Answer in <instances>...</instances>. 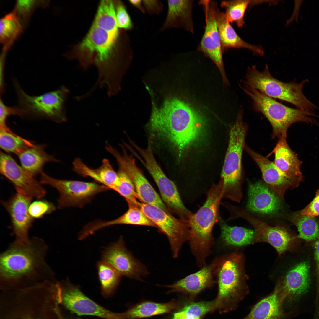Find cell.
Listing matches in <instances>:
<instances>
[{
	"instance_id": "cell-7",
	"label": "cell",
	"mask_w": 319,
	"mask_h": 319,
	"mask_svg": "<svg viewBox=\"0 0 319 319\" xmlns=\"http://www.w3.org/2000/svg\"><path fill=\"white\" fill-rule=\"evenodd\" d=\"M308 80L285 82L274 77L266 64L263 71H260L255 66L247 69L244 84L255 88L268 96L291 103L297 108L314 113L318 108L305 96L302 92L304 84Z\"/></svg>"
},
{
	"instance_id": "cell-15",
	"label": "cell",
	"mask_w": 319,
	"mask_h": 319,
	"mask_svg": "<svg viewBox=\"0 0 319 319\" xmlns=\"http://www.w3.org/2000/svg\"><path fill=\"white\" fill-rule=\"evenodd\" d=\"M62 302L71 312L78 316L89 315L104 319H121L120 313L111 311L85 295L80 287L68 279L59 282Z\"/></svg>"
},
{
	"instance_id": "cell-22",
	"label": "cell",
	"mask_w": 319,
	"mask_h": 319,
	"mask_svg": "<svg viewBox=\"0 0 319 319\" xmlns=\"http://www.w3.org/2000/svg\"><path fill=\"white\" fill-rule=\"evenodd\" d=\"M284 300L277 288L252 306L250 311L242 319H292L299 314V309L286 311Z\"/></svg>"
},
{
	"instance_id": "cell-50",
	"label": "cell",
	"mask_w": 319,
	"mask_h": 319,
	"mask_svg": "<svg viewBox=\"0 0 319 319\" xmlns=\"http://www.w3.org/2000/svg\"><path fill=\"white\" fill-rule=\"evenodd\" d=\"M75 319H81L80 318H76Z\"/></svg>"
},
{
	"instance_id": "cell-24",
	"label": "cell",
	"mask_w": 319,
	"mask_h": 319,
	"mask_svg": "<svg viewBox=\"0 0 319 319\" xmlns=\"http://www.w3.org/2000/svg\"><path fill=\"white\" fill-rule=\"evenodd\" d=\"M215 16L223 52L232 48H244L252 51L255 54L263 56L262 48L259 46L249 44L243 40L237 34L228 21L225 13L221 11L217 4L215 9Z\"/></svg>"
},
{
	"instance_id": "cell-37",
	"label": "cell",
	"mask_w": 319,
	"mask_h": 319,
	"mask_svg": "<svg viewBox=\"0 0 319 319\" xmlns=\"http://www.w3.org/2000/svg\"><path fill=\"white\" fill-rule=\"evenodd\" d=\"M250 0H234L222 1L221 7L225 10V14L228 21L231 23L235 22L239 27L243 26L244 17L248 6L251 3Z\"/></svg>"
},
{
	"instance_id": "cell-33",
	"label": "cell",
	"mask_w": 319,
	"mask_h": 319,
	"mask_svg": "<svg viewBox=\"0 0 319 319\" xmlns=\"http://www.w3.org/2000/svg\"><path fill=\"white\" fill-rule=\"evenodd\" d=\"M24 27L14 9L0 20V42L7 50L21 34Z\"/></svg>"
},
{
	"instance_id": "cell-38",
	"label": "cell",
	"mask_w": 319,
	"mask_h": 319,
	"mask_svg": "<svg viewBox=\"0 0 319 319\" xmlns=\"http://www.w3.org/2000/svg\"><path fill=\"white\" fill-rule=\"evenodd\" d=\"M117 173L119 183L113 190L125 198L128 206H138L139 201L136 199H139V197L131 179L127 174L120 168Z\"/></svg>"
},
{
	"instance_id": "cell-47",
	"label": "cell",
	"mask_w": 319,
	"mask_h": 319,
	"mask_svg": "<svg viewBox=\"0 0 319 319\" xmlns=\"http://www.w3.org/2000/svg\"><path fill=\"white\" fill-rule=\"evenodd\" d=\"M303 0H294V7L292 16L287 21V23L295 20L297 23H298V15L301 6L303 1Z\"/></svg>"
},
{
	"instance_id": "cell-39",
	"label": "cell",
	"mask_w": 319,
	"mask_h": 319,
	"mask_svg": "<svg viewBox=\"0 0 319 319\" xmlns=\"http://www.w3.org/2000/svg\"><path fill=\"white\" fill-rule=\"evenodd\" d=\"M45 1L18 0L14 9L23 27L28 24L35 9L38 6L45 7L48 2Z\"/></svg>"
},
{
	"instance_id": "cell-27",
	"label": "cell",
	"mask_w": 319,
	"mask_h": 319,
	"mask_svg": "<svg viewBox=\"0 0 319 319\" xmlns=\"http://www.w3.org/2000/svg\"><path fill=\"white\" fill-rule=\"evenodd\" d=\"M73 170L83 177H89L97 183L104 185L110 189L114 190L119 184V178L109 160L104 159L101 166L96 169L90 168L79 158H75L73 162Z\"/></svg>"
},
{
	"instance_id": "cell-42",
	"label": "cell",
	"mask_w": 319,
	"mask_h": 319,
	"mask_svg": "<svg viewBox=\"0 0 319 319\" xmlns=\"http://www.w3.org/2000/svg\"><path fill=\"white\" fill-rule=\"evenodd\" d=\"M26 114L25 111L21 108L17 107H9L4 104L1 98L0 101V130L9 131L10 129L6 125L7 117L11 115H17L20 116Z\"/></svg>"
},
{
	"instance_id": "cell-17",
	"label": "cell",
	"mask_w": 319,
	"mask_h": 319,
	"mask_svg": "<svg viewBox=\"0 0 319 319\" xmlns=\"http://www.w3.org/2000/svg\"><path fill=\"white\" fill-rule=\"evenodd\" d=\"M6 201H2L3 206L8 212L11 220V227L12 234L15 237L14 240L27 243L30 238V229L34 220L28 211L33 197L19 190Z\"/></svg>"
},
{
	"instance_id": "cell-20",
	"label": "cell",
	"mask_w": 319,
	"mask_h": 319,
	"mask_svg": "<svg viewBox=\"0 0 319 319\" xmlns=\"http://www.w3.org/2000/svg\"><path fill=\"white\" fill-rule=\"evenodd\" d=\"M248 210L254 213L273 215L282 208V199L266 184L261 181L248 184Z\"/></svg>"
},
{
	"instance_id": "cell-31",
	"label": "cell",
	"mask_w": 319,
	"mask_h": 319,
	"mask_svg": "<svg viewBox=\"0 0 319 319\" xmlns=\"http://www.w3.org/2000/svg\"><path fill=\"white\" fill-rule=\"evenodd\" d=\"M221 233L220 239L224 245L239 247L248 245L256 241L254 230L228 225L221 217L219 222Z\"/></svg>"
},
{
	"instance_id": "cell-36",
	"label": "cell",
	"mask_w": 319,
	"mask_h": 319,
	"mask_svg": "<svg viewBox=\"0 0 319 319\" xmlns=\"http://www.w3.org/2000/svg\"><path fill=\"white\" fill-rule=\"evenodd\" d=\"M35 145L11 130H0V147L6 152L18 156L23 151Z\"/></svg>"
},
{
	"instance_id": "cell-46",
	"label": "cell",
	"mask_w": 319,
	"mask_h": 319,
	"mask_svg": "<svg viewBox=\"0 0 319 319\" xmlns=\"http://www.w3.org/2000/svg\"><path fill=\"white\" fill-rule=\"evenodd\" d=\"M145 11L150 15H158L163 9L162 3L158 0H142Z\"/></svg>"
},
{
	"instance_id": "cell-45",
	"label": "cell",
	"mask_w": 319,
	"mask_h": 319,
	"mask_svg": "<svg viewBox=\"0 0 319 319\" xmlns=\"http://www.w3.org/2000/svg\"><path fill=\"white\" fill-rule=\"evenodd\" d=\"M314 258L315 263L316 285L315 305L319 307V237L316 240L314 248Z\"/></svg>"
},
{
	"instance_id": "cell-6",
	"label": "cell",
	"mask_w": 319,
	"mask_h": 319,
	"mask_svg": "<svg viewBox=\"0 0 319 319\" xmlns=\"http://www.w3.org/2000/svg\"><path fill=\"white\" fill-rule=\"evenodd\" d=\"M241 87L251 100L253 109L262 113L271 124L273 138L286 139L289 128L298 122L317 124L316 121L312 117H316L315 113L285 106L245 84Z\"/></svg>"
},
{
	"instance_id": "cell-14",
	"label": "cell",
	"mask_w": 319,
	"mask_h": 319,
	"mask_svg": "<svg viewBox=\"0 0 319 319\" xmlns=\"http://www.w3.org/2000/svg\"><path fill=\"white\" fill-rule=\"evenodd\" d=\"M204 9L206 25L204 34L198 48V51L209 57L216 65L224 82L229 85L223 60V52L217 27L215 13L216 2L210 0L199 2Z\"/></svg>"
},
{
	"instance_id": "cell-10",
	"label": "cell",
	"mask_w": 319,
	"mask_h": 319,
	"mask_svg": "<svg viewBox=\"0 0 319 319\" xmlns=\"http://www.w3.org/2000/svg\"><path fill=\"white\" fill-rule=\"evenodd\" d=\"M40 182L57 190L59 194L58 207H83L90 203L97 194L110 189L95 182L61 180L52 178L42 172Z\"/></svg>"
},
{
	"instance_id": "cell-11",
	"label": "cell",
	"mask_w": 319,
	"mask_h": 319,
	"mask_svg": "<svg viewBox=\"0 0 319 319\" xmlns=\"http://www.w3.org/2000/svg\"><path fill=\"white\" fill-rule=\"evenodd\" d=\"M137 151L141 156L137 158L146 168L157 185L162 200L171 213L179 218L188 220L193 214L184 206L177 187L164 172L157 162L153 153L152 145L148 144L145 149L139 147Z\"/></svg>"
},
{
	"instance_id": "cell-43",
	"label": "cell",
	"mask_w": 319,
	"mask_h": 319,
	"mask_svg": "<svg viewBox=\"0 0 319 319\" xmlns=\"http://www.w3.org/2000/svg\"><path fill=\"white\" fill-rule=\"evenodd\" d=\"M115 7L116 21L118 27L125 29L132 28L133 25L131 19L123 4L118 1Z\"/></svg>"
},
{
	"instance_id": "cell-30",
	"label": "cell",
	"mask_w": 319,
	"mask_h": 319,
	"mask_svg": "<svg viewBox=\"0 0 319 319\" xmlns=\"http://www.w3.org/2000/svg\"><path fill=\"white\" fill-rule=\"evenodd\" d=\"M180 307V303L175 299L165 303L147 301L139 304L121 314L122 319H137L168 313Z\"/></svg>"
},
{
	"instance_id": "cell-3",
	"label": "cell",
	"mask_w": 319,
	"mask_h": 319,
	"mask_svg": "<svg viewBox=\"0 0 319 319\" xmlns=\"http://www.w3.org/2000/svg\"><path fill=\"white\" fill-rule=\"evenodd\" d=\"M223 182L221 179L212 185L207 192V198L202 206L188 219V241L197 266L203 267L210 255L214 244L212 231L214 225L221 217L219 207L222 198Z\"/></svg>"
},
{
	"instance_id": "cell-2",
	"label": "cell",
	"mask_w": 319,
	"mask_h": 319,
	"mask_svg": "<svg viewBox=\"0 0 319 319\" xmlns=\"http://www.w3.org/2000/svg\"><path fill=\"white\" fill-rule=\"evenodd\" d=\"M148 126L153 135L174 146L180 157L203 138L206 121L202 114L189 104L172 97L166 99L160 107L153 105Z\"/></svg>"
},
{
	"instance_id": "cell-29",
	"label": "cell",
	"mask_w": 319,
	"mask_h": 319,
	"mask_svg": "<svg viewBox=\"0 0 319 319\" xmlns=\"http://www.w3.org/2000/svg\"><path fill=\"white\" fill-rule=\"evenodd\" d=\"M45 146L35 145L28 147L18 156L22 167L34 177L43 172V168L48 162H59L52 155L45 150Z\"/></svg>"
},
{
	"instance_id": "cell-40",
	"label": "cell",
	"mask_w": 319,
	"mask_h": 319,
	"mask_svg": "<svg viewBox=\"0 0 319 319\" xmlns=\"http://www.w3.org/2000/svg\"><path fill=\"white\" fill-rule=\"evenodd\" d=\"M216 310L215 300L198 302H191L185 305L181 310L196 317L201 318L207 313Z\"/></svg>"
},
{
	"instance_id": "cell-16",
	"label": "cell",
	"mask_w": 319,
	"mask_h": 319,
	"mask_svg": "<svg viewBox=\"0 0 319 319\" xmlns=\"http://www.w3.org/2000/svg\"><path fill=\"white\" fill-rule=\"evenodd\" d=\"M102 261L110 265L122 276L143 281L149 271L126 247L123 236L107 247L102 254Z\"/></svg>"
},
{
	"instance_id": "cell-28",
	"label": "cell",
	"mask_w": 319,
	"mask_h": 319,
	"mask_svg": "<svg viewBox=\"0 0 319 319\" xmlns=\"http://www.w3.org/2000/svg\"><path fill=\"white\" fill-rule=\"evenodd\" d=\"M129 208L123 214L116 219L108 221L97 220L87 224L89 232L93 234L105 227L119 224H130L148 226L157 228L155 224L137 206H128Z\"/></svg>"
},
{
	"instance_id": "cell-34",
	"label": "cell",
	"mask_w": 319,
	"mask_h": 319,
	"mask_svg": "<svg viewBox=\"0 0 319 319\" xmlns=\"http://www.w3.org/2000/svg\"><path fill=\"white\" fill-rule=\"evenodd\" d=\"M101 293L105 298L109 297L116 290L121 276L108 263L102 261L97 264Z\"/></svg>"
},
{
	"instance_id": "cell-32",
	"label": "cell",
	"mask_w": 319,
	"mask_h": 319,
	"mask_svg": "<svg viewBox=\"0 0 319 319\" xmlns=\"http://www.w3.org/2000/svg\"><path fill=\"white\" fill-rule=\"evenodd\" d=\"M93 25L105 30L117 39L118 27L116 21L115 6L112 1H101Z\"/></svg>"
},
{
	"instance_id": "cell-13",
	"label": "cell",
	"mask_w": 319,
	"mask_h": 319,
	"mask_svg": "<svg viewBox=\"0 0 319 319\" xmlns=\"http://www.w3.org/2000/svg\"><path fill=\"white\" fill-rule=\"evenodd\" d=\"M106 150L115 158L119 168L123 170L131 179L139 200L142 202L154 205L167 213H171L142 171L136 166L135 159L127 153L123 147V153L121 154L110 145L107 147Z\"/></svg>"
},
{
	"instance_id": "cell-26",
	"label": "cell",
	"mask_w": 319,
	"mask_h": 319,
	"mask_svg": "<svg viewBox=\"0 0 319 319\" xmlns=\"http://www.w3.org/2000/svg\"><path fill=\"white\" fill-rule=\"evenodd\" d=\"M193 0H168L165 20L161 28L164 31L174 27H182L194 33L192 11Z\"/></svg>"
},
{
	"instance_id": "cell-19",
	"label": "cell",
	"mask_w": 319,
	"mask_h": 319,
	"mask_svg": "<svg viewBox=\"0 0 319 319\" xmlns=\"http://www.w3.org/2000/svg\"><path fill=\"white\" fill-rule=\"evenodd\" d=\"M0 172L14 185L16 190L38 199L45 196L46 191L40 182L19 165L10 155L1 151Z\"/></svg>"
},
{
	"instance_id": "cell-18",
	"label": "cell",
	"mask_w": 319,
	"mask_h": 319,
	"mask_svg": "<svg viewBox=\"0 0 319 319\" xmlns=\"http://www.w3.org/2000/svg\"><path fill=\"white\" fill-rule=\"evenodd\" d=\"M235 218H241L253 226L256 241L269 243L276 250L279 255L284 254L289 247L291 237L287 229L281 224L274 226L254 217L246 209L238 207L235 210Z\"/></svg>"
},
{
	"instance_id": "cell-12",
	"label": "cell",
	"mask_w": 319,
	"mask_h": 319,
	"mask_svg": "<svg viewBox=\"0 0 319 319\" xmlns=\"http://www.w3.org/2000/svg\"><path fill=\"white\" fill-rule=\"evenodd\" d=\"M139 208L167 237L172 255L176 258L184 243L188 241V220L177 218L154 205L139 202Z\"/></svg>"
},
{
	"instance_id": "cell-23",
	"label": "cell",
	"mask_w": 319,
	"mask_h": 319,
	"mask_svg": "<svg viewBox=\"0 0 319 319\" xmlns=\"http://www.w3.org/2000/svg\"><path fill=\"white\" fill-rule=\"evenodd\" d=\"M214 278L211 264L205 265L199 271L164 287L170 289L168 293H181L192 302L201 292L217 283Z\"/></svg>"
},
{
	"instance_id": "cell-9",
	"label": "cell",
	"mask_w": 319,
	"mask_h": 319,
	"mask_svg": "<svg viewBox=\"0 0 319 319\" xmlns=\"http://www.w3.org/2000/svg\"><path fill=\"white\" fill-rule=\"evenodd\" d=\"M13 84L21 108L30 113L50 119L57 123L67 121L65 104L69 92L62 86L58 89L38 96H30L21 88L17 82Z\"/></svg>"
},
{
	"instance_id": "cell-25",
	"label": "cell",
	"mask_w": 319,
	"mask_h": 319,
	"mask_svg": "<svg viewBox=\"0 0 319 319\" xmlns=\"http://www.w3.org/2000/svg\"><path fill=\"white\" fill-rule=\"evenodd\" d=\"M274 154V163L287 176L299 183L302 178L301 171L302 162L289 146L286 139L281 138L271 152Z\"/></svg>"
},
{
	"instance_id": "cell-41",
	"label": "cell",
	"mask_w": 319,
	"mask_h": 319,
	"mask_svg": "<svg viewBox=\"0 0 319 319\" xmlns=\"http://www.w3.org/2000/svg\"><path fill=\"white\" fill-rule=\"evenodd\" d=\"M56 209L54 204L44 199H38L32 202L29 206V214L34 219L42 218L45 215L51 213Z\"/></svg>"
},
{
	"instance_id": "cell-48",
	"label": "cell",
	"mask_w": 319,
	"mask_h": 319,
	"mask_svg": "<svg viewBox=\"0 0 319 319\" xmlns=\"http://www.w3.org/2000/svg\"><path fill=\"white\" fill-rule=\"evenodd\" d=\"M173 319H201L186 312L180 310L174 314Z\"/></svg>"
},
{
	"instance_id": "cell-4",
	"label": "cell",
	"mask_w": 319,
	"mask_h": 319,
	"mask_svg": "<svg viewBox=\"0 0 319 319\" xmlns=\"http://www.w3.org/2000/svg\"><path fill=\"white\" fill-rule=\"evenodd\" d=\"M242 260L240 254L233 253L217 257L211 264L218 285L216 310L220 313L236 310L248 293Z\"/></svg>"
},
{
	"instance_id": "cell-5",
	"label": "cell",
	"mask_w": 319,
	"mask_h": 319,
	"mask_svg": "<svg viewBox=\"0 0 319 319\" xmlns=\"http://www.w3.org/2000/svg\"><path fill=\"white\" fill-rule=\"evenodd\" d=\"M243 111L240 109L229 132L228 147L221 175L223 183L222 198L240 202L243 196V175L242 165L243 151L248 126L243 121Z\"/></svg>"
},
{
	"instance_id": "cell-21",
	"label": "cell",
	"mask_w": 319,
	"mask_h": 319,
	"mask_svg": "<svg viewBox=\"0 0 319 319\" xmlns=\"http://www.w3.org/2000/svg\"><path fill=\"white\" fill-rule=\"evenodd\" d=\"M244 149L258 166L266 184L282 199H284L287 189L295 187L299 183L281 171L273 162L255 152L246 144Z\"/></svg>"
},
{
	"instance_id": "cell-8",
	"label": "cell",
	"mask_w": 319,
	"mask_h": 319,
	"mask_svg": "<svg viewBox=\"0 0 319 319\" xmlns=\"http://www.w3.org/2000/svg\"><path fill=\"white\" fill-rule=\"evenodd\" d=\"M310 265L307 260L297 263L287 272L277 285L284 300L286 311L298 309L307 312L309 305L314 309L315 302L310 295L311 288Z\"/></svg>"
},
{
	"instance_id": "cell-44",
	"label": "cell",
	"mask_w": 319,
	"mask_h": 319,
	"mask_svg": "<svg viewBox=\"0 0 319 319\" xmlns=\"http://www.w3.org/2000/svg\"><path fill=\"white\" fill-rule=\"evenodd\" d=\"M299 213L301 215L314 217L319 216V189L313 199Z\"/></svg>"
},
{
	"instance_id": "cell-49",
	"label": "cell",
	"mask_w": 319,
	"mask_h": 319,
	"mask_svg": "<svg viewBox=\"0 0 319 319\" xmlns=\"http://www.w3.org/2000/svg\"><path fill=\"white\" fill-rule=\"evenodd\" d=\"M129 2L132 6L136 8L143 13L145 12V10L143 5L142 0H131Z\"/></svg>"
},
{
	"instance_id": "cell-35",
	"label": "cell",
	"mask_w": 319,
	"mask_h": 319,
	"mask_svg": "<svg viewBox=\"0 0 319 319\" xmlns=\"http://www.w3.org/2000/svg\"><path fill=\"white\" fill-rule=\"evenodd\" d=\"M290 219L297 228L298 237L307 241L316 240L319 237V226L314 217L301 214L299 212L292 214Z\"/></svg>"
},
{
	"instance_id": "cell-1",
	"label": "cell",
	"mask_w": 319,
	"mask_h": 319,
	"mask_svg": "<svg viewBox=\"0 0 319 319\" xmlns=\"http://www.w3.org/2000/svg\"><path fill=\"white\" fill-rule=\"evenodd\" d=\"M48 247L34 237L27 243L14 240L0 255V286L4 290L21 289L47 281H57L48 264Z\"/></svg>"
}]
</instances>
